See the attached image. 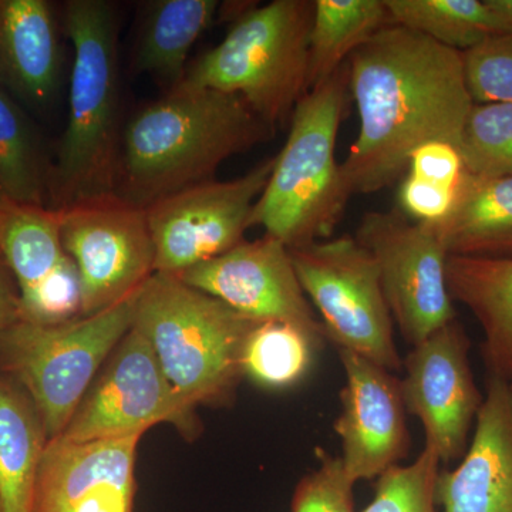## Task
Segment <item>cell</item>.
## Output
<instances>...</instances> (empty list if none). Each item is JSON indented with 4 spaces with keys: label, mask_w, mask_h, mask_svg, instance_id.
I'll return each mask as SVG.
<instances>
[{
    "label": "cell",
    "mask_w": 512,
    "mask_h": 512,
    "mask_svg": "<svg viewBox=\"0 0 512 512\" xmlns=\"http://www.w3.org/2000/svg\"><path fill=\"white\" fill-rule=\"evenodd\" d=\"M348 70L359 113V134L340 164L350 195L402 181L423 144L460 146L474 106L461 52L387 25L349 57Z\"/></svg>",
    "instance_id": "obj_1"
},
{
    "label": "cell",
    "mask_w": 512,
    "mask_h": 512,
    "mask_svg": "<svg viewBox=\"0 0 512 512\" xmlns=\"http://www.w3.org/2000/svg\"><path fill=\"white\" fill-rule=\"evenodd\" d=\"M275 133L241 97L180 84L121 128L114 195L150 207L174 192L215 180L224 161L272 140Z\"/></svg>",
    "instance_id": "obj_2"
},
{
    "label": "cell",
    "mask_w": 512,
    "mask_h": 512,
    "mask_svg": "<svg viewBox=\"0 0 512 512\" xmlns=\"http://www.w3.org/2000/svg\"><path fill=\"white\" fill-rule=\"evenodd\" d=\"M64 35L73 47L69 113L49 178V208L114 195L119 120V16L106 0H69Z\"/></svg>",
    "instance_id": "obj_3"
},
{
    "label": "cell",
    "mask_w": 512,
    "mask_h": 512,
    "mask_svg": "<svg viewBox=\"0 0 512 512\" xmlns=\"http://www.w3.org/2000/svg\"><path fill=\"white\" fill-rule=\"evenodd\" d=\"M349 97L346 62L293 110L285 146L249 222L286 248L329 239L345 214L352 195L336 160V140Z\"/></svg>",
    "instance_id": "obj_4"
},
{
    "label": "cell",
    "mask_w": 512,
    "mask_h": 512,
    "mask_svg": "<svg viewBox=\"0 0 512 512\" xmlns=\"http://www.w3.org/2000/svg\"><path fill=\"white\" fill-rule=\"evenodd\" d=\"M258 323L178 276L156 272L138 292L133 326L175 393L197 409L234 399L245 377V342Z\"/></svg>",
    "instance_id": "obj_5"
},
{
    "label": "cell",
    "mask_w": 512,
    "mask_h": 512,
    "mask_svg": "<svg viewBox=\"0 0 512 512\" xmlns=\"http://www.w3.org/2000/svg\"><path fill=\"white\" fill-rule=\"evenodd\" d=\"M312 19L313 0L252 6L220 45L190 63L181 84L235 94L276 131L309 92Z\"/></svg>",
    "instance_id": "obj_6"
},
{
    "label": "cell",
    "mask_w": 512,
    "mask_h": 512,
    "mask_svg": "<svg viewBox=\"0 0 512 512\" xmlns=\"http://www.w3.org/2000/svg\"><path fill=\"white\" fill-rule=\"evenodd\" d=\"M138 292L94 315L50 325L19 320L0 330V372L29 394L49 441L66 429L101 367L133 328Z\"/></svg>",
    "instance_id": "obj_7"
},
{
    "label": "cell",
    "mask_w": 512,
    "mask_h": 512,
    "mask_svg": "<svg viewBox=\"0 0 512 512\" xmlns=\"http://www.w3.org/2000/svg\"><path fill=\"white\" fill-rule=\"evenodd\" d=\"M306 298L319 311L326 339L397 372L403 362L373 255L355 237L289 249Z\"/></svg>",
    "instance_id": "obj_8"
},
{
    "label": "cell",
    "mask_w": 512,
    "mask_h": 512,
    "mask_svg": "<svg viewBox=\"0 0 512 512\" xmlns=\"http://www.w3.org/2000/svg\"><path fill=\"white\" fill-rule=\"evenodd\" d=\"M195 410L175 393L150 343L133 326L101 367L59 437L119 439L144 436L157 424H171L185 439L194 440L201 433Z\"/></svg>",
    "instance_id": "obj_9"
},
{
    "label": "cell",
    "mask_w": 512,
    "mask_h": 512,
    "mask_svg": "<svg viewBox=\"0 0 512 512\" xmlns=\"http://www.w3.org/2000/svg\"><path fill=\"white\" fill-rule=\"evenodd\" d=\"M57 211L64 251L79 272L82 316L123 302L156 274L146 208L109 195Z\"/></svg>",
    "instance_id": "obj_10"
},
{
    "label": "cell",
    "mask_w": 512,
    "mask_h": 512,
    "mask_svg": "<svg viewBox=\"0 0 512 512\" xmlns=\"http://www.w3.org/2000/svg\"><path fill=\"white\" fill-rule=\"evenodd\" d=\"M355 238L375 258L384 299L409 345L457 319L447 288L448 254L430 224L399 208L367 212Z\"/></svg>",
    "instance_id": "obj_11"
},
{
    "label": "cell",
    "mask_w": 512,
    "mask_h": 512,
    "mask_svg": "<svg viewBox=\"0 0 512 512\" xmlns=\"http://www.w3.org/2000/svg\"><path fill=\"white\" fill-rule=\"evenodd\" d=\"M275 161L276 156L265 158L241 177L192 185L147 207L156 272L181 274L245 241Z\"/></svg>",
    "instance_id": "obj_12"
},
{
    "label": "cell",
    "mask_w": 512,
    "mask_h": 512,
    "mask_svg": "<svg viewBox=\"0 0 512 512\" xmlns=\"http://www.w3.org/2000/svg\"><path fill=\"white\" fill-rule=\"evenodd\" d=\"M470 340L458 320L431 333L404 359L406 412L423 424L426 448L441 463L463 458L484 396L471 370Z\"/></svg>",
    "instance_id": "obj_13"
},
{
    "label": "cell",
    "mask_w": 512,
    "mask_h": 512,
    "mask_svg": "<svg viewBox=\"0 0 512 512\" xmlns=\"http://www.w3.org/2000/svg\"><path fill=\"white\" fill-rule=\"evenodd\" d=\"M259 322L293 323L326 339L296 275L289 248L269 235L175 275Z\"/></svg>",
    "instance_id": "obj_14"
},
{
    "label": "cell",
    "mask_w": 512,
    "mask_h": 512,
    "mask_svg": "<svg viewBox=\"0 0 512 512\" xmlns=\"http://www.w3.org/2000/svg\"><path fill=\"white\" fill-rule=\"evenodd\" d=\"M346 384L335 421L342 461L353 480H373L399 466L410 450L402 386L390 370L339 350Z\"/></svg>",
    "instance_id": "obj_15"
},
{
    "label": "cell",
    "mask_w": 512,
    "mask_h": 512,
    "mask_svg": "<svg viewBox=\"0 0 512 512\" xmlns=\"http://www.w3.org/2000/svg\"><path fill=\"white\" fill-rule=\"evenodd\" d=\"M141 437L50 440L40 461L33 512H136Z\"/></svg>",
    "instance_id": "obj_16"
},
{
    "label": "cell",
    "mask_w": 512,
    "mask_h": 512,
    "mask_svg": "<svg viewBox=\"0 0 512 512\" xmlns=\"http://www.w3.org/2000/svg\"><path fill=\"white\" fill-rule=\"evenodd\" d=\"M444 512H512V387L490 376L473 439L454 470L439 473Z\"/></svg>",
    "instance_id": "obj_17"
},
{
    "label": "cell",
    "mask_w": 512,
    "mask_h": 512,
    "mask_svg": "<svg viewBox=\"0 0 512 512\" xmlns=\"http://www.w3.org/2000/svg\"><path fill=\"white\" fill-rule=\"evenodd\" d=\"M59 29L46 0H0V82L39 109L59 92Z\"/></svg>",
    "instance_id": "obj_18"
},
{
    "label": "cell",
    "mask_w": 512,
    "mask_h": 512,
    "mask_svg": "<svg viewBox=\"0 0 512 512\" xmlns=\"http://www.w3.org/2000/svg\"><path fill=\"white\" fill-rule=\"evenodd\" d=\"M446 279L453 302L467 306L483 329L488 376L512 384V258L448 255Z\"/></svg>",
    "instance_id": "obj_19"
},
{
    "label": "cell",
    "mask_w": 512,
    "mask_h": 512,
    "mask_svg": "<svg viewBox=\"0 0 512 512\" xmlns=\"http://www.w3.org/2000/svg\"><path fill=\"white\" fill-rule=\"evenodd\" d=\"M430 225L448 255L512 258V175L483 180L464 171L453 210Z\"/></svg>",
    "instance_id": "obj_20"
},
{
    "label": "cell",
    "mask_w": 512,
    "mask_h": 512,
    "mask_svg": "<svg viewBox=\"0 0 512 512\" xmlns=\"http://www.w3.org/2000/svg\"><path fill=\"white\" fill-rule=\"evenodd\" d=\"M47 443L35 403L20 384L0 372V512H33Z\"/></svg>",
    "instance_id": "obj_21"
},
{
    "label": "cell",
    "mask_w": 512,
    "mask_h": 512,
    "mask_svg": "<svg viewBox=\"0 0 512 512\" xmlns=\"http://www.w3.org/2000/svg\"><path fill=\"white\" fill-rule=\"evenodd\" d=\"M220 10L217 0H156L147 3L134 66L174 89L184 82L188 57Z\"/></svg>",
    "instance_id": "obj_22"
},
{
    "label": "cell",
    "mask_w": 512,
    "mask_h": 512,
    "mask_svg": "<svg viewBox=\"0 0 512 512\" xmlns=\"http://www.w3.org/2000/svg\"><path fill=\"white\" fill-rule=\"evenodd\" d=\"M387 25L384 0H313L308 89L326 82Z\"/></svg>",
    "instance_id": "obj_23"
},
{
    "label": "cell",
    "mask_w": 512,
    "mask_h": 512,
    "mask_svg": "<svg viewBox=\"0 0 512 512\" xmlns=\"http://www.w3.org/2000/svg\"><path fill=\"white\" fill-rule=\"evenodd\" d=\"M0 255L15 278L19 295L42 284L69 258L60 234L59 211L12 201L3 205Z\"/></svg>",
    "instance_id": "obj_24"
},
{
    "label": "cell",
    "mask_w": 512,
    "mask_h": 512,
    "mask_svg": "<svg viewBox=\"0 0 512 512\" xmlns=\"http://www.w3.org/2000/svg\"><path fill=\"white\" fill-rule=\"evenodd\" d=\"M323 339L293 323L261 322L249 333L242 353L244 376L268 390H285L311 370Z\"/></svg>",
    "instance_id": "obj_25"
},
{
    "label": "cell",
    "mask_w": 512,
    "mask_h": 512,
    "mask_svg": "<svg viewBox=\"0 0 512 512\" xmlns=\"http://www.w3.org/2000/svg\"><path fill=\"white\" fill-rule=\"evenodd\" d=\"M390 25L402 26L434 42L466 52L488 36L497 23L485 0H384Z\"/></svg>",
    "instance_id": "obj_26"
},
{
    "label": "cell",
    "mask_w": 512,
    "mask_h": 512,
    "mask_svg": "<svg viewBox=\"0 0 512 512\" xmlns=\"http://www.w3.org/2000/svg\"><path fill=\"white\" fill-rule=\"evenodd\" d=\"M49 177L29 121L0 87V190L16 204L49 207Z\"/></svg>",
    "instance_id": "obj_27"
},
{
    "label": "cell",
    "mask_w": 512,
    "mask_h": 512,
    "mask_svg": "<svg viewBox=\"0 0 512 512\" xmlns=\"http://www.w3.org/2000/svg\"><path fill=\"white\" fill-rule=\"evenodd\" d=\"M471 177L512 175V103L474 104L458 146Z\"/></svg>",
    "instance_id": "obj_28"
},
{
    "label": "cell",
    "mask_w": 512,
    "mask_h": 512,
    "mask_svg": "<svg viewBox=\"0 0 512 512\" xmlns=\"http://www.w3.org/2000/svg\"><path fill=\"white\" fill-rule=\"evenodd\" d=\"M440 458L424 447L409 466H394L377 478L375 494L360 512H437Z\"/></svg>",
    "instance_id": "obj_29"
},
{
    "label": "cell",
    "mask_w": 512,
    "mask_h": 512,
    "mask_svg": "<svg viewBox=\"0 0 512 512\" xmlns=\"http://www.w3.org/2000/svg\"><path fill=\"white\" fill-rule=\"evenodd\" d=\"M461 55L474 104L512 103L511 35L488 36Z\"/></svg>",
    "instance_id": "obj_30"
},
{
    "label": "cell",
    "mask_w": 512,
    "mask_h": 512,
    "mask_svg": "<svg viewBox=\"0 0 512 512\" xmlns=\"http://www.w3.org/2000/svg\"><path fill=\"white\" fill-rule=\"evenodd\" d=\"M20 312L26 322L50 325L82 316V286L73 259L67 258L42 284L20 293Z\"/></svg>",
    "instance_id": "obj_31"
},
{
    "label": "cell",
    "mask_w": 512,
    "mask_h": 512,
    "mask_svg": "<svg viewBox=\"0 0 512 512\" xmlns=\"http://www.w3.org/2000/svg\"><path fill=\"white\" fill-rule=\"evenodd\" d=\"M320 456V466L296 485L291 512H355L356 481L342 458Z\"/></svg>",
    "instance_id": "obj_32"
},
{
    "label": "cell",
    "mask_w": 512,
    "mask_h": 512,
    "mask_svg": "<svg viewBox=\"0 0 512 512\" xmlns=\"http://www.w3.org/2000/svg\"><path fill=\"white\" fill-rule=\"evenodd\" d=\"M457 188L431 183L407 173L397 190V208L410 220L437 224L453 210Z\"/></svg>",
    "instance_id": "obj_33"
},
{
    "label": "cell",
    "mask_w": 512,
    "mask_h": 512,
    "mask_svg": "<svg viewBox=\"0 0 512 512\" xmlns=\"http://www.w3.org/2000/svg\"><path fill=\"white\" fill-rule=\"evenodd\" d=\"M407 173L431 183L458 187L464 175L463 158L453 144L430 141L414 151Z\"/></svg>",
    "instance_id": "obj_34"
},
{
    "label": "cell",
    "mask_w": 512,
    "mask_h": 512,
    "mask_svg": "<svg viewBox=\"0 0 512 512\" xmlns=\"http://www.w3.org/2000/svg\"><path fill=\"white\" fill-rule=\"evenodd\" d=\"M20 319L19 288L5 259L0 255V330L15 325Z\"/></svg>",
    "instance_id": "obj_35"
},
{
    "label": "cell",
    "mask_w": 512,
    "mask_h": 512,
    "mask_svg": "<svg viewBox=\"0 0 512 512\" xmlns=\"http://www.w3.org/2000/svg\"><path fill=\"white\" fill-rule=\"evenodd\" d=\"M497 23L498 35L512 36V0H485Z\"/></svg>",
    "instance_id": "obj_36"
},
{
    "label": "cell",
    "mask_w": 512,
    "mask_h": 512,
    "mask_svg": "<svg viewBox=\"0 0 512 512\" xmlns=\"http://www.w3.org/2000/svg\"><path fill=\"white\" fill-rule=\"evenodd\" d=\"M8 202V198H6V195L3 194L2 190H0V208H2L3 205L8 204Z\"/></svg>",
    "instance_id": "obj_37"
},
{
    "label": "cell",
    "mask_w": 512,
    "mask_h": 512,
    "mask_svg": "<svg viewBox=\"0 0 512 512\" xmlns=\"http://www.w3.org/2000/svg\"><path fill=\"white\" fill-rule=\"evenodd\" d=\"M511 387H512V384H511Z\"/></svg>",
    "instance_id": "obj_38"
}]
</instances>
